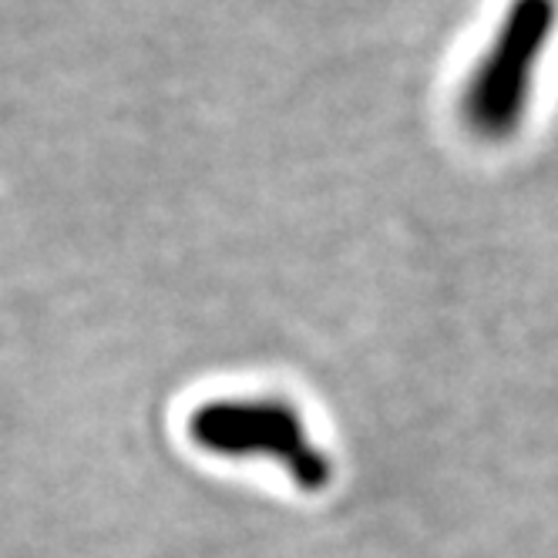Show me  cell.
<instances>
[{"mask_svg": "<svg viewBox=\"0 0 558 558\" xmlns=\"http://www.w3.org/2000/svg\"><path fill=\"white\" fill-rule=\"evenodd\" d=\"M185 427L198 451L226 461H272L306 495L333 482L327 451L287 397H216L198 404Z\"/></svg>", "mask_w": 558, "mask_h": 558, "instance_id": "6da1fadb", "label": "cell"}, {"mask_svg": "<svg viewBox=\"0 0 558 558\" xmlns=\"http://www.w3.org/2000/svg\"><path fill=\"white\" fill-rule=\"evenodd\" d=\"M558 24V0H511L505 21L461 98L464 125L485 142H508L525 122L535 74Z\"/></svg>", "mask_w": 558, "mask_h": 558, "instance_id": "7a4b0ae2", "label": "cell"}]
</instances>
